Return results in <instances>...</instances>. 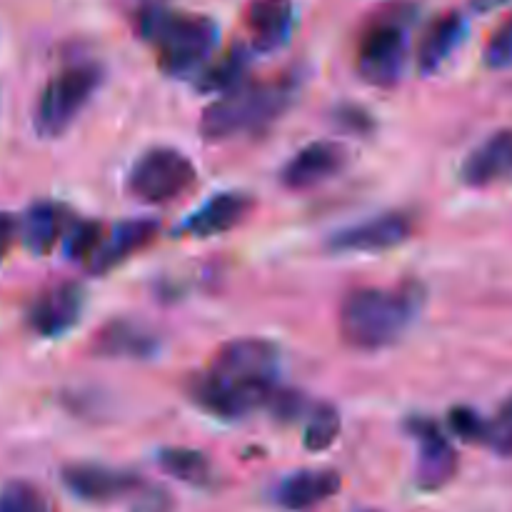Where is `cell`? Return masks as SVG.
<instances>
[{"label": "cell", "mask_w": 512, "mask_h": 512, "mask_svg": "<svg viewBox=\"0 0 512 512\" xmlns=\"http://www.w3.org/2000/svg\"><path fill=\"white\" fill-rule=\"evenodd\" d=\"M158 350V338L130 320H110L95 335V353L118 360H148Z\"/></svg>", "instance_id": "obj_18"}, {"label": "cell", "mask_w": 512, "mask_h": 512, "mask_svg": "<svg viewBox=\"0 0 512 512\" xmlns=\"http://www.w3.org/2000/svg\"><path fill=\"white\" fill-rule=\"evenodd\" d=\"M278 350L263 338L230 340L215 353L208 373L193 380V400L215 418H243L265 408L275 393Z\"/></svg>", "instance_id": "obj_1"}, {"label": "cell", "mask_w": 512, "mask_h": 512, "mask_svg": "<svg viewBox=\"0 0 512 512\" xmlns=\"http://www.w3.org/2000/svg\"><path fill=\"white\" fill-rule=\"evenodd\" d=\"M508 3H512V0H468V5L475 13H493V10L503 8Z\"/></svg>", "instance_id": "obj_33"}, {"label": "cell", "mask_w": 512, "mask_h": 512, "mask_svg": "<svg viewBox=\"0 0 512 512\" xmlns=\"http://www.w3.org/2000/svg\"><path fill=\"white\" fill-rule=\"evenodd\" d=\"M0 512H50V505L33 483L10 480L0 488Z\"/></svg>", "instance_id": "obj_25"}, {"label": "cell", "mask_w": 512, "mask_h": 512, "mask_svg": "<svg viewBox=\"0 0 512 512\" xmlns=\"http://www.w3.org/2000/svg\"><path fill=\"white\" fill-rule=\"evenodd\" d=\"M65 218L68 215H65L63 205L53 203V200H38V203L30 205L23 215V223H20L25 248L35 255H48L65 235V228H68Z\"/></svg>", "instance_id": "obj_20"}, {"label": "cell", "mask_w": 512, "mask_h": 512, "mask_svg": "<svg viewBox=\"0 0 512 512\" xmlns=\"http://www.w3.org/2000/svg\"><path fill=\"white\" fill-rule=\"evenodd\" d=\"M158 230L160 225L148 218H133V220H123V223H118L113 228V233L105 235L98 253L90 258V268H93V273H108V270H113L115 265L125 263L130 255L145 250L155 238H158Z\"/></svg>", "instance_id": "obj_16"}, {"label": "cell", "mask_w": 512, "mask_h": 512, "mask_svg": "<svg viewBox=\"0 0 512 512\" xmlns=\"http://www.w3.org/2000/svg\"><path fill=\"white\" fill-rule=\"evenodd\" d=\"M335 120L340 125H345L348 130H353V133H370L373 130V118L363 108H358V105H343V108H338Z\"/></svg>", "instance_id": "obj_31"}, {"label": "cell", "mask_w": 512, "mask_h": 512, "mask_svg": "<svg viewBox=\"0 0 512 512\" xmlns=\"http://www.w3.org/2000/svg\"><path fill=\"white\" fill-rule=\"evenodd\" d=\"M198 180L193 160L175 148H150L128 173V193L140 203L163 205L188 193Z\"/></svg>", "instance_id": "obj_7"}, {"label": "cell", "mask_w": 512, "mask_h": 512, "mask_svg": "<svg viewBox=\"0 0 512 512\" xmlns=\"http://www.w3.org/2000/svg\"><path fill=\"white\" fill-rule=\"evenodd\" d=\"M63 483L75 498L98 505L115 503V500H123L140 490V478L135 473L98 463L65 465Z\"/></svg>", "instance_id": "obj_10"}, {"label": "cell", "mask_w": 512, "mask_h": 512, "mask_svg": "<svg viewBox=\"0 0 512 512\" xmlns=\"http://www.w3.org/2000/svg\"><path fill=\"white\" fill-rule=\"evenodd\" d=\"M253 48L260 53H273L283 48L295 28V8L290 0H250L245 10Z\"/></svg>", "instance_id": "obj_14"}, {"label": "cell", "mask_w": 512, "mask_h": 512, "mask_svg": "<svg viewBox=\"0 0 512 512\" xmlns=\"http://www.w3.org/2000/svg\"><path fill=\"white\" fill-rule=\"evenodd\" d=\"M405 428L418 443L415 480H418L420 490L445 488L458 473V453H455L448 435L430 418H410Z\"/></svg>", "instance_id": "obj_9"}, {"label": "cell", "mask_w": 512, "mask_h": 512, "mask_svg": "<svg viewBox=\"0 0 512 512\" xmlns=\"http://www.w3.org/2000/svg\"><path fill=\"white\" fill-rule=\"evenodd\" d=\"M340 435V415L333 405H318L310 413L305 425V448L310 453H323L338 440Z\"/></svg>", "instance_id": "obj_23"}, {"label": "cell", "mask_w": 512, "mask_h": 512, "mask_svg": "<svg viewBox=\"0 0 512 512\" xmlns=\"http://www.w3.org/2000/svg\"><path fill=\"white\" fill-rule=\"evenodd\" d=\"M268 405L273 408V413L278 415L280 420L300 418V413H303V398H300L298 393H293V390L275 388V393L270 395Z\"/></svg>", "instance_id": "obj_29"}, {"label": "cell", "mask_w": 512, "mask_h": 512, "mask_svg": "<svg viewBox=\"0 0 512 512\" xmlns=\"http://www.w3.org/2000/svg\"><path fill=\"white\" fill-rule=\"evenodd\" d=\"M350 153L338 140H315L300 148L293 158L285 163L280 180L290 190H310L328 183L340 175L348 165Z\"/></svg>", "instance_id": "obj_11"}, {"label": "cell", "mask_w": 512, "mask_h": 512, "mask_svg": "<svg viewBox=\"0 0 512 512\" xmlns=\"http://www.w3.org/2000/svg\"><path fill=\"white\" fill-rule=\"evenodd\" d=\"M410 5H393L363 30L358 43L360 78L378 88H393L405 73L410 55V25H413Z\"/></svg>", "instance_id": "obj_5"}, {"label": "cell", "mask_w": 512, "mask_h": 512, "mask_svg": "<svg viewBox=\"0 0 512 512\" xmlns=\"http://www.w3.org/2000/svg\"><path fill=\"white\" fill-rule=\"evenodd\" d=\"M250 208H253V203H250L248 195L218 193L183 220L180 233L190 235V238H213V235L228 233L235 225L243 223Z\"/></svg>", "instance_id": "obj_15"}, {"label": "cell", "mask_w": 512, "mask_h": 512, "mask_svg": "<svg viewBox=\"0 0 512 512\" xmlns=\"http://www.w3.org/2000/svg\"><path fill=\"white\" fill-rule=\"evenodd\" d=\"M468 35V20L458 10L438 15L425 30L418 45V68L423 75H433L450 60Z\"/></svg>", "instance_id": "obj_17"}, {"label": "cell", "mask_w": 512, "mask_h": 512, "mask_svg": "<svg viewBox=\"0 0 512 512\" xmlns=\"http://www.w3.org/2000/svg\"><path fill=\"white\" fill-rule=\"evenodd\" d=\"M463 183L470 188H495L512 183V128L498 130L463 160Z\"/></svg>", "instance_id": "obj_13"}, {"label": "cell", "mask_w": 512, "mask_h": 512, "mask_svg": "<svg viewBox=\"0 0 512 512\" xmlns=\"http://www.w3.org/2000/svg\"><path fill=\"white\" fill-rule=\"evenodd\" d=\"M85 290L78 283H60L40 293L28 310V325L40 338H60L80 320Z\"/></svg>", "instance_id": "obj_12"}, {"label": "cell", "mask_w": 512, "mask_h": 512, "mask_svg": "<svg viewBox=\"0 0 512 512\" xmlns=\"http://www.w3.org/2000/svg\"><path fill=\"white\" fill-rule=\"evenodd\" d=\"M250 50L245 45H233L228 53L215 58L213 63L205 65L198 75L200 93H230L233 88L243 85L248 80L250 70Z\"/></svg>", "instance_id": "obj_21"}, {"label": "cell", "mask_w": 512, "mask_h": 512, "mask_svg": "<svg viewBox=\"0 0 512 512\" xmlns=\"http://www.w3.org/2000/svg\"><path fill=\"white\" fill-rule=\"evenodd\" d=\"M103 225L93 220H75L70 228H65V255L70 260H90L98 253L103 243Z\"/></svg>", "instance_id": "obj_24"}, {"label": "cell", "mask_w": 512, "mask_h": 512, "mask_svg": "<svg viewBox=\"0 0 512 512\" xmlns=\"http://www.w3.org/2000/svg\"><path fill=\"white\" fill-rule=\"evenodd\" d=\"M135 25L140 38L155 48L163 73L173 78H190L200 73L218 45V23L213 18L170 10L160 3L143 5Z\"/></svg>", "instance_id": "obj_3"}, {"label": "cell", "mask_w": 512, "mask_h": 512, "mask_svg": "<svg viewBox=\"0 0 512 512\" xmlns=\"http://www.w3.org/2000/svg\"><path fill=\"white\" fill-rule=\"evenodd\" d=\"M298 93V80L290 75L268 83L245 80L243 85L223 93L200 115V135L208 143L228 140L238 133L270 125L288 110Z\"/></svg>", "instance_id": "obj_4"}, {"label": "cell", "mask_w": 512, "mask_h": 512, "mask_svg": "<svg viewBox=\"0 0 512 512\" xmlns=\"http://www.w3.org/2000/svg\"><path fill=\"white\" fill-rule=\"evenodd\" d=\"M135 512H170L173 503H170V495L160 488H140L135 493Z\"/></svg>", "instance_id": "obj_30"}, {"label": "cell", "mask_w": 512, "mask_h": 512, "mask_svg": "<svg viewBox=\"0 0 512 512\" xmlns=\"http://www.w3.org/2000/svg\"><path fill=\"white\" fill-rule=\"evenodd\" d=\"M483 58L485 65L493 70L512 68V15L505 18L503 23L495 28V33L490 35Z\"/></svg>", "instance_id": "obj_28"}, {"label": "cell", "mask_w": 512, "mask_h": 512, "mask_svg": "<svg viewBox=\"0 0 512 512\" xmlns=\"http://www.w3.org/2000/svg\"><path fill=\"white\" fill-rule=\"evenodd\" d=\"M15 235H18V223H15L13 215L0 213V260L8 255L10 245H13Z\"/></svg>", "instance_id": "obj_32"}, {"label": "cell", "mask_w": 512, "mask_h": 512, "mask_svg": "<svg viewBox=\"0 0 512 512\" xmlns=\"http://www.w3.org/2000/svg\"><path fill=\"white\" fill-rule=\"evenodd\" d=\"M423 303V285L413 280L398 288H358L340 303V335L350 348L383 350L408 333Z\"/></svg>", "instance_id": "obj_2"}, {"label": "cell", "mask_w": 512, "mask_h": 512, "mask_svg": "<svg viewBox=\"0 0 512 512\" xmlns=\"http://www.w3.org/2000/svg\"><path fill=\"white\" fill-rule=\"evenodd\" d=\"M485 445L503 458H512V395L498 408V413L488 420Z\"/></svg>", "instance_id": "obj_26"}, {"label": "cell", "mask_w": 512, "mask_h": 512, "mask_svg": "<svg viewBox=\"0 0 512 512\" xmlns=\"http://www.w3.org/2000/svg\"><path fill=\"white\" fill-rule=\"evenodd\" d=\"M163 473L185 485H208L213 478V465L200 450L193 448H163L158 453Z\"/></svg>", "instance_id": "obj_22"}, {"label": "cell", "mask_w": 512, "mask_h": 512, "mask_svg": "<svg viewBox=\"0 0 512 512\" xmlns=\"http://www.w3.org/2000/svg\"><path fill=\"white\" fill-rule=\"evenodd\" d=\"M338 490L340 475L333 470H300L278 485L275 500L285 510H308L333 498Z\"/></svg>", "instance_id": "obj_19"}, {"label": "cell", "mask_w": 512, "mask_h": 512, "mask_svg": "<svg viewBox=\"0 0 512 512\" xmlns=\"http://www.w3.org/2000/svg\"><path fill=\"white\" fill-rule=\"evenodd\" d=\"M450 430L458 435L460 440L465 443H483L485 445V435H488V420L483 418L480 413H475L473 408H453L448 415Z\"/></svg>", "instance_id": "obj_27"}, {"label": "cell", "mask_w": 512, "mask_h": 512, "mask_svg": "<svg viewBox=\"0 0 512 512\" xmlns=\"http://www.w3.org/2000/svg\"><path fill=\"white\" fill-rule=\"evenodd\" d=\"M105 70L100 63H75L48 80L35 105V130L43 138H60L78 120L85 105L103 85Z\"/></svg>", "instance_id": "obj_6"}, {"label": "cell", "mask_w": 512, "mask_h": 512, "mask_svg": "<svg viewBox=\"0 0 512 512\" xmlns=\"http://www.w3.org/2000/svg\"><path fill=\"white\" fill-rule=\"evenodd\" d=\"M413 228V215L403 213V210H390V213L375 215L365 223L350 225V228L333 233L328 238V248L333 253H385V250L408 243Z\"/></svg>", "instance_id": "obj_8"}]
</instances>
